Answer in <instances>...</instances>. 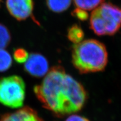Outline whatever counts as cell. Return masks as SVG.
<instances>
[{
  "label": "cell",
  "mask_w": 121,
  "mask_h": 121,
  "mask_svg": "<svg viewBox=\"0 0 121 121\" xmlns=\"http://www.w3.org/2000/svg\"><path fill=\"white\" fill-rule=\"evenodd\" d=\"M24 69L32 76L41 78L49 71L48 62L41 54L31 53L25 62Z\"/></svg>",
  "instance_id": "cell-6"
},
{
  "label": "cell",
  "mask_w": 121,
  "mask_h": 121,
  "mask_svg": "<svg viewBox=\"0 0 121 121\" xmlns=\"http://www.w3.org/2000/svg\"><path fill=\"white\" fill-rule=\"evenodd\" d=\"M28 57V52L23 48H18L13 52V58L19 63H25Z\"/></svg>",
  "instance_id": "cell-13"
},
{
  "label": "cell",
  "mask_w": 121,
  "mask_h": 121,
  "mask_svg": "<svg viewBox=\"0 0 121 121\" xmlns=\"http://www.w3.org/2000/svg\"><path fill=\"white\" fill-rule=\"evenodd\" d=\"M11 39L9 30L5 25L0 23V49L6 48L11 42Z\"/></svg>",
  "instance_id": "cell-12"
},
{
  "label": "cell",
  "mask_w": 121,
  "mask_h": 121,
  "mask_svg": "<svg viewBox=\"0 0 121 121\" xmlns=\"http://www.w3.org/2000/svg\"><path fill=\"white\" fill-rule=\"evenodd\" d=\"M72 0H46V4L51 11L60 13L66 11L70 6Z\"/></svg>",
  "instance_id": "cell-8"
},
{
  "label": "cell",
  "mask_w": 121,
  "mask_h": 121,
  "mask_svg": "<svg viewBox=\"0 0 121 121\" xmlns=\"http://www.w3.org/2000/svg\"><path fill=\"white\" fill-rule=\"evenodd\" d=\"M25 84L20 76L13 75L0 79V103L11 108L23 105Z\"/></svg>",
  "instance_id": "cell-4"
},
{
  "label": "cell",
  "mask_w": 121,
  "mask_h": 121,
  "mask_svg": "<svg viewBox=\"0 0 121 121\" xmlns=\"http://www.w3.org/2000/svg\"><path fill=\"white\" fill-rule=\"evenodd\" d=\"M13 60L10 54L4 49H0V72H4L11 67Z\"/></svg>",
  "instance_id": "cell-11"
},
{
  "label": "cell",
  "mask_w": 121,
  "mask_h": 121,
  "mask_svg": "<svg viewBox=\"0 0 121 121\" xmlns=\"http://www.w3.org/2000/svg\"><path fill=\"white\" fill-rule=\"evenodd\" d=\"M90 27L99 36L114 35L121 27V9L110 3H102L91 15Z\"/></svg>",
  "instance_id": "cell-3"
},
{
  "label": "cell",
  "mask_w": 121,
  "mask_h": 121,
  "mask_svg": "<svg viewBox=\"0 0 121 121\" xmlns=\"http://www.w3.org/2000/svg\"><path fill=\"white\" fill-rule=\"evenodd\" d=\"M85 36L84 31L80 26L74 24L69 28L67 31V38L69 41L73 44H78L82 42Z\"/></svg>",
  "instance_id": "cell-9"
},
{
  "label": "cell",
  "mask_w": 121,
  "mask_h": 121,
  "mask_svg": "<svg viewBox=\"0 0 121 121\" xmlns=\"http://www.w3.org/2000/svg\"><path fill=\"white\" fill-rule=\"evenodd\" d=\"M1 1H2V0H0V6H1Z\"/></svg>",
  "instance_id": "cell-16"
},
{
  "label": "cell",
  "mask_w": 121,
  "mask_h": 121,
  "mask_svg": "<svg viewBox=\"0 0 121 121\" xmlns=\"http://www.w3.org/2000/svg\"><path fill=\"white\" fill-rule=\"evenodd\" d=\"M34 91L44 108L58 117L79 111L87 99L84 87L78 81L66 73L64 68H51Z\"/></svg>",
  "instance_id": "cell-1"
},
{
  "label": "cell",
  "mask_w": 121,
  "mask_h": 121,
  "mask_svg": "<svg viewBox=\"0 0 121 121\" xmlns=\"http://www.w3.org/2000/svg\"><path fill=\"white\" fill-rule=\"evenodd\" d=\"M65 121H90L86 118L77 114H73L69 116Z\"/></svg>",
  "instance_id": "cell-15"
},
{
  "label": "cell",
  "mask_w": 121,
  "mask_h": 121,
  "mask_svg": "<svg viewBox=\"0 0 121 121\" xmlns=\"http://www.w3.org/2000/svg\"><path fill=\"white\" fill-rule=\"evenodd\" d=\"M72 15L81 21L86 20L89 17V14L86 10L78 7L72 12Z\"/></svg>",
  "instance_id": "cell-14"
},
{
  "label": "cell",
  "mask_w": 121,
  "mask_h": 121,
  "mask_svg": "<svg viewBox=\"0 0 121 121\" xmlns=\"http://www.w3.org/2000/svg\"><path fill=\"white\" fill-rule=\"evenodd\" d=\"M72 62L81 73L103 71L108 63V52L104 44L95 39H87L74 44Z\"/></svg>",
  "instance_id": "cell-2"
},
{
  "label": "cell",
  "mask_w": 121,
  "mask_h": 121,
  "mask_svg": "<svg viewBox=\"0 0 121 121\" xmlns=\"http://www.w3.org/2000/svg\"><path fill=\"white\" fill-rule=\"evenodd\" d=\"M0 121H44L34 109L25 107L13 113L4 114Z\"/></svg>",
  "instance_id": "cell-7"
},
{
  "label": "cell",
  "mask_w": 121,
  "mask_h": 121,
  "mask_svg": "<svg viewBox=\"0 0 121 121\" xmlns=\"http://www.w3.org/2000/svg\"><path fill=\"white\" fill-rule=\"evenodd\" d=\"M78 8L85 10H91L96 8L103 3V0H73Z\"/></svg>",
  "instance_id": "cell-10"
},
{
  "label": "cell",
  "mask_w": 121,
  "mask_h": 121,
  "mask_svg": "<svg viewBox=\"0 0 121 121\" xmlns=\"http://www.w3.org/2000/svg\"><path fill=\"white\" fill-rule=\"evenodd\" d=\"M6 7L13 17L22 21L32 15L34 2L33 0H6Z\"/></svg>",
  "instance_id": "cell-5"
}]
</instances>
